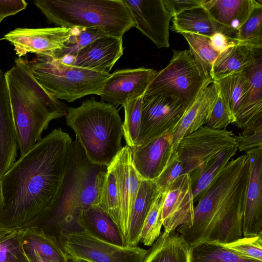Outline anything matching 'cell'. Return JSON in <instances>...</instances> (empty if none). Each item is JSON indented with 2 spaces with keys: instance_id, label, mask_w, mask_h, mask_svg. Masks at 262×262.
Here are the masks:
<instances>
[{
  "instance_id": "obj_1",
  "label": "cell",
  "mask_w": 262,
  "mask_h": 262,
  "mask_svg": "<svg viewBox=\"0 0 262 262\" xmlns=\"http://www.w3.org/2000/svg\"><path fill=\"white\" fill-rule=\"evenodd\" d=\"M72 141L61 128L54 129L0 177V230H21L48 220L63 183Z\"/></svg>"
},
{
  "instance_id": "obj_2",
  "label": "cell",
  "mask_w": 262,
  "mask_h": 262,
  "mask_svg": "<svg viewBox=\"0 0 262 262\" xmlns=\"http://www.w3.org/2000/svg\"><path fill=\"white\" fill-rule=\"evenodd\" d=\"M250 159L229 161L199 197L191 225L177 232L190 246L201 242L227 244L242 237Z\"/></svg>"
},
{
  "instance_id": "obj_3",
  "label": "cell",
  "mask_w": 262,
  "mask_h": 262,
  "mask_svg": "<svg viewBox=\"0 0 262 262\" xmlns=\"http://www.w3.org/2000/svg\"><path fill=\"white\" fill-rule=\"evenodd\" d=\"M20 156L41 139L53 119L66 116L69 107L52 96L33 76L28 60L16 58L5 73Z\"/></svg>"
},
{
  "instance_id": "obj_4",
  "label": "cell",
  "mask_w": 262,
  "mask_h": 262,
  "mask_svg": "<svg viewBox=\"0 0 262 262\" xmlns=\"http://www.w3.org/2000/svg\"><path fill=\"white\" fill-rule=\"evenodd\" d=\"M66 118L88 160L109 166L122 148L123 122L116 106L92 97L69 107Z\"/></svg>"
},
{
  "instance_id": "obj_5",
  "label": "cell",
  "mask_w": 262,
  "mask_h": 262,
  "mask_svg": "<svg viewBox=\"0 0 262 262\" xmlns=\"http://www.w3.org/2000/svg\"><path fill=\"white\" fill-rule=\"evenodd\" d=\"M106 169L105 166L91 163L78 140L72 141L63 183L45 223L61 228L71 227L77 224L82 211L100 205Z\"/></svg>"
},
{
  "instance_id": "obj_6",
  "label": "cell",
  "mask_w": 262,
  "mask_h": 262,
  "mask_svg": "<svg viewBox=\"0 0 262 262\" xmlns=\"http://www.w3.org/2000/svg\"><path fill=\"white\" fill-rule=\"evenodd\" d=\"M49 24L72 28H98L122 38L135 23L123 0H35Z\"/></svg>"
},
{
  "instance_id": "obj_7",
  "label": "cell",
  "mask_w": 262,
  "mask_h": 262,
  "mask_svg": "<svg viewBox=\"0 0 262 262\" xmlns=\"http://www.w3.org/2000/svg\"><path fill=\"white\" fill-rule=\"evenodd\" d=\"M38 82L57 99L73 102L87 95H98L110 73L79 68L47 56L28 60Z\"/></svg>"
},
{
  "instance_id": "obj_8",
  "label": "cell",
  "mask_w": 262,
  "mask_h": 262,
  "mask_svg": "<svg viewBox=\"0 0 262 262\" xmlns=\"http://www.w3.org/2000/svg\"><path fill=\"white\" fill-rule=\"evenodd\" d=\"M212 82L210 76L201 71L189 50L173 51L167 66L156 72L144 95L171 96L188 108L202 90Z\"/></svg>"
},
{
  "instance_id": "obj_9",
  "label": "cell",
  "mask_w": 262,
  "mask_h": 262,
  "mask_svg": "<svg viewBox=\"0 0 262 262\" xmlns=\"http://www.w3.org/2000/svg\"><path fill=\"white\" fill-rule=\"evenodd\" d=\"M58 242L71 262H143L147 252L138 246L108 243L82 230L61 228Z\"/></svg>"
},
{
  "instance_id": "obj_10",
  "label": "cell",
  "mask_w": 262,
  "mask_h": 262,
  "mask_svg": "<svg viewBox=\"0 0 262 262\" xmlns=\"http://www.w3.org/2000/svg\"><path fill=\"white\" fill-rule=\"evenodd\" d=\"M234 136L232 131L206 125L184 137L175 150L183 164L182 174L196 173L222 152L237 146Z\"/></svg>"
},
{
  "instance_id": "obj_11",
  "label": "cell",
  "mask_w": 262,
  "mask_h": 262,
  "mask_svg": "<svg viewBox=\"0 0 262 262\" xmlns=\"http://www.w3.org/2000/svg\"><path fill=\"white\" fill-rule=\"evenodd\" d=\"M180 100L164 95H143L141 122L136 146L172 132L186 111Z\"/></svg>"
},
{
  "instance_id": "obj_12",
  "label": "cell",
  "mask_w": 262,
  "mask_h": 262,
  "mask_svg": "<svg viewBox=\"0 0 262 262\" xmlns=\"http://www.w3.org/2000/svg\"><path fill=\"white\" fill-rule=\"evenodd\" d=\"M71 31V28L61 27L18 28L7 33L3 39L13 46L18 57L31 53L54 58L64 48Z\"/></svg>"
},
{
  "instance_id": "obj_13",
  "label": "cell",
  "mask_w": 262,
  "mask_h": 262,
  "mask_svg": "<svg viewBox=\"0 0 262 262\" xmlns=\"http://www.w3.org/2000/svg\"><path fill=\"white\" fill-rule=\"evenodd\" d=\"M137 28L158 48L169 47V23L173 14L166 0H123Z\"/></svg>"
},
{
  "instance_id": "obj_14",
  "label": "cell",
  "mask_w": 262,
  "mask_h": 262,
  "mask_svg": "<svg viewBox=\"0 0 262 262\" xmlns=\"http://www.w3.org/2000/svg\"><path fill=\"white\" fill-rule=\"evenodd\" d=\"M164 193L161 213L164 231L189 227L193 221L194 208L190 175L181 174Z\"/></svg>"
},
{
  "instance_id": "obj_15",
  "label": "cell",
  "mask_w": 262,
  "mask_h": 262,
  "mask_svg": "<svg viewBox=\"0 0 262 262\" xmlns=\"http://www.w3.org/2000/svg\"><path fill=\"white\" fill-rule=\"evenodd\" d=\"M156 71L140 67L118 70L105 81L99 96L115 106L143 96Z\"/></svg>"
},
{
  "instance_id": "obj_16",
  "label": "cell",
  "mask_w": 262,
  "mask_h": 262,
  "mask_svg": "<svg viewBox=\"0 0 262 262\" xmlns=\"http://www.w3.org/2000/svg\"><path fill=\"white\" fill-rule=\"evenodd\" d=\"M250 159L249 179L243 212L244 236L256 235L262 227V147L246 152Z\"/></svg>"
},
{
  "instance_id": "obj_17",
  "label": "cell",
  "mask_w": 262,
  "mask_h": 262,
  "mask_svg": "<svg viewBox=\"0 0 262 262\" xmlns=\"http://www.w3.org/2000/svg\"><path fill=\"white\" fill-rule=\"evenodd\" d=\"M130 151L132 163L140 177L154 180L164 169L174 151L172 132L132 147Z\"/></svg>"
},
{
  "instance_id": "obj_18",
  "label": "cell",
  "mask_w": 262,
  "mask_h": 262,
  "mask_svg": "<svg viewBox=\"0 0 262 262\" xmlns=\"http://www.w3.org/2000/svg\"><path fill=\"white\" fill-rule=\"evenodd\" d=\"M123 54L122 38L107 36L95 40L79 51L72 65L109 73Z\"/></svg>"
},
{
  "instance_id": "obj_19",
  "label": "cell",
  "mask_w": 262,
  "mask_h": 262,
  "mask_svg": "<svg viewBox=\"0 0 262 262\" xmlns=\"http://www.w3.org/2000/svg\"><path fill=\"white\" fill-rule=\"evenodd\" d=\"M18 148L8 86L0 68V177L16 161Z\"/></svg>"
},
{
  "instance_id": "obj_20",
  "label": "cell",
  "mask_w": 262,
  "mask_h": 262,
  "mask_svg": "<svg viewBox=\"0 0 262 262\" xmlns=\"http://www.w3.org/2000/svg\"><path fill=\"white\" fill-rule=\"evenodd\" d=\"M244 71L250 88L244 104L235 115L234 123L243 130V135L262 126V57Z\"/></svg>"
},
{
  "instance_id": "obj_21",
  "label": "cell",
  "mask_w": 262,
  "mask_h": 262,
  "mask_svg": "<svg viewBox=\"0 0 262 262\" xmlns=\"http://www.w3.org/2000/svg\"><path fill=\"white\" fill-rule=\"evenodd\" d=\"M218 90L212 82L205 88L187 109L172 133V143L175 150L180 140L206 123L209 111L217 95Z\"/></svg>"
},
{
  "instance_id": "obj_22",
  "label": "cell",
  "mask_w": 262,
  "mask_h": 262,
  "mask_svg": "<svg viewBox=\"0 0 262 262\" xmlns=\"http://www.w3.org/2000/svg\"><path fill=\"white\" fill-rule=\"evenodd\" d=\"M260 6L261 0H202V7L212 18L236 36L253 10Z\"/></svg>"
},
{
  "instance_id": "obj_23",
  "label": "cell",
  "mask_w": 262,
  "mask_h": 262,
  "mask_svg": "<svg viewBox=\"0 0 262 262\" xmlns=\"http://www.w3.org/2000/svg\"><path fill=\"white\" fill-rule=\"evenodd\" d=\"M171 31L180 34L190 33L210 37L221 32L235 40L236 35L216 22L203 7L186 10L174 15Z\"/></svg>"
},
{
  "instance_id": "obj_24",
  "label": "cell",
  "mask_w": 262,
  "mask_h": 262,
  "mask_svg": "<svg viewBox=\"0 0 262 262\" xmlns=\"http://www.w3.org/2000/svg\"><path fill=\"white\" fill-rule=\"evenodd\" d=\"M130 160V148L126 145L122 147L110 164L115 174L117 183L119 210L118 228L126 246L130 217L129 167Z\"/></svg>"
},
{
  "instance_id": "obj_25",
  "label": "cell",
  "mask_w": 262,
  "mask_h": 262,
  "mask_svg": "<svg viewBox=\"0 0 262 262\" xmlns=\"http://www.w3.org/2000/svg\"><path fill=\"white\" fill-rule=\"evenodd\" d=\"M76 223L81 230L100 239L126 246L117 225L100 205L82 211Z\"/></svg>"
},
{
  "instance_id": "obj_26",
  "label": "cell",
  "mask_w": 262,
  "mask_h": 262,
  "mask_svg": "<svg viewBox=\"0 0 262 262\" xmlns=\"http://www.w3.org/2000/svg\"><path fill=\"white\" fill-rule=\"evenodd\" d=\"M262 48L236 45L222 52L214 61L211 73L212 80L232 73L243 71L262 57Z\"/></svg>"
},
{
  "instance_id": "obj_27",
  "label": "cell",
  "mask_w": 262,
  "mask_h": 262,
  "mask_svg": "<svg viewBox=\"0 0 262 262\" xmlns=\"http://www.w3.org/2000/svg\"><path fill=\"white\" fill-rule=\"evenodd\" d=\"M190 248L176 230L164 231L147 250L143 262H190Z\"/></svg>"
},
{
  "instance_id": "obj_28",
  "label": "cell",
  "mask_w": 262,
  "mask_h": 262,
  "mask_svg": "<svg viewBox=\"0 0 262 262\" xmlns=\"http://www.w3.org/2000/svg\"><path fill=\"white\" fill-rule=\"evenodd\" d=\"M154 180L142 179L129 217L127 246H137L144 220L159 195Z\"/></svg>"
},
{
  "instance_id": "obj_29",
  "label": "cell",
  "mask_w": 262,
  "mask_h": 262,
  "mask_svg": "<svg viewBox=\"0 0 262 262\" xmlns=\"http://www.w3.org/2000/svg\"><path fill=\"white\" fill-rule=\"evenodd\" d=\"M22 245L25 254L34 253L55 262H69L57 238L39 226L21 230Z\"/></svg>"
},
{
  "instance_id": "obj_30",
  "label": "cell",
  "mask_w": 262,
  "mask_h": 262,
  "mask_svg": "<svg viewBox=\"0 0 262 262\" xmlns=\"http://www.w3.org/2000/svg\"><path fill=\"white\" fill-rule=\"evenodd\" d=\"M213 82L235 116L244 104L250 88L245 71L230 73Z\"/></svg>"
},
{
  "instance_id": "obj_31",
  "label": "cell",
  "mask_w": 262,
  "mask_h": 262,
  "mask_svg": "<svg viewBox=\"0 0 262 262\" xmlns=\"http://www.w3.org/2000/svg\"><path fill=\"white\" fill-rule=\"evenodd\" d=\"M190 262H261L241 257L222 244L201 242L190 246Z\"/></svg>"
},
{
  "instance_id": "obj_32",
  "label": "cell",
  "mask_w": 262,
  "mask_h": 262,
  "mask_svg": "<svg viewBox=\"0 0 262 262\" xmlns=\"http://www.w3.org/2000/svg\"><path fill=\"white\" fill-rule=\"evenodd\" d=\"M182 35L186 39L189 51L198 68L205 75L211 77L213 63L220 53L211 47L209 37L190 33Z\"/></svg>"
},
{
  "instance_id": "obj_33",
  "label": "cell",
  "mask_w": 262,
  "mask_h": 262,
  "mask_svg": "<svg viewBox=\"0 0 262 262\" xmlns=\"http://www.w3.org/2000/svg\"><path fill=\"white\" fill-rule=\"evenodd\" d=\"M237 150L236 146L222 152L216 159L196 172L197 178L194 184L192 185L194 202L199 199L201 194L226 165L231 158L235 155Z\"/></svg>"
},
{
  "instance_id": "obj_34",
  "label": "cell",
  "mask_w": 262,
  "mask_h": 262,
  "mask_svg": "<svg viewBox=\"0 0 262 262\" xmlns=\"http://www.w3.org/2000/svg\"><path fill=\"white\" fill-rule=\"evenodd\" d=\"M107 36L109 35L100 29L72 28L64 48L57 53L54 58L60 59L66 56L75 58L79 51L90 43Z\"/></svg>"
},
{
  "instance_id": "obj_35",
  "label": "cell",
  "mask_w": 262,
  "mask_h": 262,
  "mask_svg": "<svg viewBox=\"0 0 262 262\" xmlns=\"http://www.w3.org/2000/svg\"><path fill=\"white\" fill-rule=\"evenodd\" d=\"M143 96L127 101L122 105L124 120L122 124L123 136L126 145L136 146L139 135L142 115Z\"/></svg>"
},
{
  "instance_id": "obj_36",
  "label": "cell",
  "mask_w": 262,
  "mask_h": 262,
  "mask_svg": "<svg viewBox=\"0 0 262 262\" xmlns=\"http://www.w3.org/2000/svg\"><path fill=\"white\" fill-rule=\"evenodd\" d=\"M237 45L262 48V6L255 8L238 30Z\"/></svg>"
},
{
  "instance_id": "obj_37",
  "label": "cell",
  "mask_w": 262,
  "mask_h": 262,
  "mask_svg": "<svg viewBox=\"0 0 262 262\" xmlns=\"http://www.w3.org/2000/svg\"><path fill=\"white\" fill-rule=\"evenodd\" d=\"M164 195V192L159 193L143 223L139 240L145 246H152L161 235V229L163 225L161 213Z\"/></svg>"
},
{
  "instance_id": "obj_38",
  "label": "cell",
  "mask_w": 262,
  "mask_h": 262,
  "mask_svg": "<svg viewBox=\"0 0 262 262\" xmlns=\"http://www.w3.org/2000/svg\"><path fill=\"white\" fill-rule=\"evenodd\" d=\"M0 262H30L23 247L21 230H0Z\"/></svg>"
},
{
  "instance_id": "obj_39",
  "label": "cell",
  "mask_w": 262,
  "mask_h": 262,
  "mask_svg": "<svg viewBox=\"0 0 262 262\" xmlns=\"http://www.w3.org/2000/svg\"><path fill=\"white\" fill-rule=\"evenodd\" d=\"M100 206L109 214L118 227L119 210L117 183L115 174L110 165L107 167Z\"/></svg>"
},
{
  "instance_id": "obj_40",
  "label": "cell",
  "mask_w": 262,
  "mask_h": 262,
  "mask_svg": "<svg viewBox=\"0 0 262 262\" xmlns=\"http://www.w3.org/2000/svg\"><path fill=\"white\" fill-rule=\"evenodd\" d=\"M237 255L262 262V231L254 236H244L232 242L221 244Z\"/></svg>"
},
{
  "instance_id": "obj_41",
  "label": "cell",
  "mask_w": 262,
  "mask_h": 262,
  "mask_svg": "<svg viewBox=\"0 0 262 262\" xmlns=\"http://www.w3.org/2000/svg\"><path fill=\"white\" fill-rule=\"evenodd\" d=\"M235 121L234 114L218 91L216 98L208 113L205 123L206 126L212 129H223L229 124H234Z\"/></svg>"
},
{
  "instance_id": "obj_42",
  "label": "cell",
  "mask_w": 262,
  "mask_h": 262,
  "mask_svg": "<svg viewBox=\"0 0 262 262\" xmlns=\"http://www.w3.org/2000/svg\"><path fill=\"white\" fill-rule=\"evenodd\" d=\"M183 164L180 160L176 150H174L167 164L154 180L160 192H164L168 187L182 173Z\"/></svg>"
},
{
  "instance_id": "obj_43",
  "label": "cell",
  "mask_w": 262,
  "mask_h": 262,
  "mask_svg": "<svg viewBox=\"0 0 262 262\" xmlns=\"http://www.w3.org/2000/svg\"><path fill=\"white\" fill-rule=\"evenodd\" d=\"M234 137L237 149L240 151L247 152L256 147H262V126L250 134L243 135L239 134Z\"/></svg>"
},
{
  "instance_id": "obj_44",
  "label": "cell",
  "mask_w": 262,
  "mask_h": 262,
  "mask_svg": "<svg viewBox=\"0 0 262 262\" xmlns=\"http://www.w3.org/2000/svg\"><path fill=\"white\" fill-rule=\"evenodd\" d=\"M28 3L24 0H0V19L15 15L26 9Z\"/></svg>"
},
{
  "instance_id": "obj_45",
  "label": "cell",
  "mask_w": 262,
  "mask_h": 262,
  "mask_svg": "<svg viewBox=\"0 0 262 262\" xmlns=\"http://www.w3.org/2000/svg\"><path fill=\"white\" fill-rule=\"evenodd\" d=\"M212 48L219 53H221L227 49L236 45V40L221 32H216L209 37Z\"/></svg>"
},
{
  "instance_id": "obj_46",
  "label": "cell",
  "mask_w": 262,
  "mask_h": 262,
  "mask_svg": "<svg viewBox=\"0 0 262 262\" xmlns=\"http://www.w3.org/2000/svg\"><path fill=\"white\" fill-rule=\"evenodd\" d=\"M173 16L183 11L202 6V0H166Z\"/></svg>"
},
{
  "instance_id": "obj_47",
  "label": "cell",
  "mask_w": 262,
  "mask_h": 262,
  "mask_svg": "<svg viewBox=\"0 0 262 262\" xmlns=\"http://www.w3.org/2000/svg\"><path fill=\"white\" fill-rule=\"evenodd\" d=\"M129 211L130 212L138 192L142 178L135 169L131 160L129 167Z\"/></svg>"
},
{
  "instance_id": "obj_48",
  "label": "cell",
  "mask_w": 262,
  "mask_h": 262,
  "mask_svg": "<svg viewBox=\"0 0 262 262\" xmlns=\"http://www.w3.org/2000/svg\"><path fill=\"white\" fill-rule=\"evenodd\" d=\"M30 262H55L53 260L43 258L36 253H30L26 254Z\"/></svg>"
},
{
  "instance_id": "obj_49",
  "label": "cell",
  "mask_w": 262,
  "mask_h": 262,
  "mask_svg": "<svg viewBox=\"0 0 262 262\" xmlns=\"http://www.w3.org/2000/svg\"><path fill=\"white\" fill-rule=\"evenodd\" d=\"M2 202V185H1V180L0 178V205Z\"/></svg>"
},
{
  "instance_id": "obj_50",
  "label": "cell",
  "mask_w": 262,
  "mask_h": 262,
  "mask_svg": "<svg viewBox=\"0 0 262 262\" xmlns=\"http://www.w3.org/2000/svg\"><path fill=\"white\" fill-rule=\"evenodd\" d=\"M75 262H85V261H82V260H78V261H76Z\"/></svg>"
},
{
  "instance_id": "obj_51",
  "label": "cell",
  "mask_w": 262,
  "mask_h": 262,
  "mask_svg": "<svg viewBox=\"0 0 262 262\" xmlns=\"http://www.w3.org/2000/svg\"><path fill=\"white\" fill-rule=\"evenodd\" d=\"M2 20L0 19V24H1V23L2 22Z\"/></svg>"
}]
</instances>
